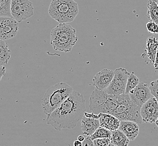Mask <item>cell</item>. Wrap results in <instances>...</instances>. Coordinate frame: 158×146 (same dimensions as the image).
<instances>
[{
  "instance_id": "6da1fadb",
  "label": "cell",
  "mask_w": 158,
  "mask_h": 146,
  "mask_svg": "<svg viewBox=\"0 0 158 146\" xmlns=\"http://www.w3.org/2000/svg\"><path fill=\"white\" fill-rule=\"evenodd\" d=\"M85 112V99L83 95L73 91L59 107L47 116V123L57 131L74 129Z\"/></svg>"
},
{
  "instance_id": "7a4b0ae2",
  "label": "cell",
  "mask_w": 158,
  "mask_h": 146,
  "mask_svg": "<svg viewBox=\"0 0 158 146\" xmlns=\"http://www.w3.org/2000/svg\"><path fill=\"white\" fill-rule=\"evenodd\" d=\"M73 92V88L66 83L60 82L51 86L42 99V107L47 116L59 107Z\"/></svg>"
},
{
  "instance_id": "3957f363",
  "label": "cell",
  "mask_w": 158,
  "mask_h": 146,
  "mask_svg": "<svg viewBox=\"0 0 158 146\" xmlns=\"http://www.w3.org/2000/svg\"><path fill=\"white\" fill-rule=\"evenodd\" d=\"M77 41L76 29L68 23H60L51 32V45L56 51L69 52Z\"/></svg>"
},
{
  "instance_id": "277c9868",
  "label": "cell",
  "mask_w": 158,
  "mask_h": 146,
  "mask_svg": "<svg viewBox=\"0 0 158 146\" xmlns=\"http://www.w3.org/2000/svg\"><path fill=\"white\" fill-rule=\"evenodd\" d=\"M49 15L59 23L72 22L79 13L78 3L74 0H52Z\"/></svg>"
},
{
  "instance_id": "5b68a950",
  "label": "cell",
  "mask_w": 158,
  "mask_h": 146,
  "mask_svg": "<svg viewBox=\"0 0 158 146\" xmlns=\"http://www.w3.org/2000/svg\"><path fill=\"white\" fill-rule=\"evenodd\" d=\"M118 102V95H109L104 90L95 88L89 98V107L96 114L108 113L113 115Z\"/></svg>"
},
{
  "instance_id": "8992f818",
  "label": "cell",
  "mask_w": 158,
  "mask_h": 146,
  "mask_svg": "<svg viewBox=\"0 0 158 146\" xmlns=\"http://www.w3.org/2000/svg\"><path fill=\"white\" fill-rule=\"evenodd\" d=\"M113 115L120 121H132L142 123L141 107L131 101L128 94L118 95V102Z\"/></svg>"
},
{
  "instance_id": "52a82bcc",
  "label": "cell",
  "mask_w": 158,
  "mask_h": 146,
  "mask_svg": "<svg viewBox=\"0 0 158 146\" xmlns=\"http://www.w3.org/2000/svg\"><path fill=\"white\" fill-rule=\"evenodd\" d=\"M130 73L123 68L119 67L114 70V75L109 86L105 89L109 95H119L125 93L127 83Z\"/></svg>"
},
{
  "instance_id": "ba28073f",
  "label": "cell",
  "mask_w": 158,
  "mask_h": 146,
  "mask_svg": "<svg viewBox=\"0 0 158 146\" xmlns=\"http://www.w3.org/2000/svg\"><path fill=\"white\" fill-rule=\"evenodd\" d=\"M11 13L18 22H22L33 16V3L29 0H11Z\"/></svg>"
},
{
  "instance_id": "9c48e42d",
  "label": "cell",
  "mask_w": 158,
  "mask_h": 146,
  "mask_svg": "<svg viewBox=\"0 0 158 146\" xmlns=\"http://www.w3.org/2000/svg\"><path fill=\"white\" fill-rule=\"evenodd\" d=\"M18 22L12 17L0 16V39L7 40L16 36Z\"/></svg>"
},
{
  "instance_id": "30bf717a",
  "label": "cell",
  "mask_w": 158,
  "mask_h": 146,
  "mask_svg": "<svg viewBox=\"0 0 158 146\" xmlns=\"http://www.w3.org/2000/svg\"><path fill=\"white\" fill-rule=\"evenodd\" d=\"M128 95L131 101L140 107L152 96L148 84L143 82H139Z\"/></svg>"
},
{
  "instance_id": "8fae6325",
  "label": "cell",
  "mask_w": 158,
  "mask_h": 146,
  "mask_svg": "<svg viewBox=\"0 0 158 146\" xmlns=\"http://www.w3.org/2000/svg\"><path fill=\"white\" fill-rule=\"evenodd\" d=\"M141 116L142 122L147 123H155L158 118V101L153 96L142 105L141 107Z\"/></svg>"
},
{
  "instance_id": "7c38bea8",
  "label": "cell",
  "mask_w": 158,
  "mask_h": 146,
  "mask_svg": "<svg viewBox=\"0 0 158 146\" xmlns=\"http://www.w3.org/2000/svg\"><path fill=\"white\" fill-rule=\"evenodd\" d=\"M114 71L104 69L97 73L92 79V85L100 90L106 89L114 77Z\"/></svg>"
},
{
  "instance_id": "4fadbf2b",
  "label": "cell",
  "mask_w": 158,
  "mask_h": 146,
  "mask_svg": "<svg viewBox=\"0 0 158 146\" xmlns=\"http://www.w3.org/2000/svg\"><path fill=\"white\" fill-rule=\"evenodd\" d=\"M119 129L130 140H135L139 132L138 124L132 121H120Z\"/></svg>"
},
{
  "instance_id": "5bb4252c",
  "label": "cell",
  "mask_w": 158,
  "mask_h": 146,
  "mask_svg": "<svg viewBox=\"0 0 158 146\" xmlns=\"http://www.w3.org/2000/svg\"><path fill=\"white\" fill-rule=\"evenodd\" d=\"M98 116L100 127L105 128L111 131H114L119 129L120 120L113 115L108 113H100Z\"/></svg>"
},
{
  "instance_id": "9a60e30c",
  "label": "cell",
  "mask_w": 158,
  "mask_h": 146,
  "mask_svg": "<svg viewBox=\"0 0 158 146\" xmlns=\"http://www.w3.org/2000/svg\"><path fill=\"white\" fill-rule=\"evenodd\" d=\"M81 120V129L83 134L87 136H91L100 127L99 119H90L84 115Z\"/></svg>"
},
{
  "instance_id": "2e32d148",
  "label": "cell",
  "mask_w": 158,
  "mask_h": 146,
  "mask_svg": "<svg viewBox=\"0 0 158 146\" xmlns=\"http://www.w3.org/2000/svg\"><path fill=\"white\" fill-rule=\"evenodd\" d=\"M146 46V50L147 51V56L149 58V61L151 64H154L158 50V40L154 37L150 36L147 39Z\"/></svg>"
},
{
  "instance_id": "e0dca14e",
  "label": "cell",
  "mask_w": 158,
  "mask_h": 146,
  "mask_svg": "<svg viewBox=\"0 0 158 146\" xmlns=\"http://www.w3.org/2000/svg\"><path fill=\"white\" fill-rule=\"evenodd\" d=\"M113 146H127L130 143V140L119 129L112 131L110 138Z\"/></svg>"
},
{
  "instance_id": "ac0fdd59",
  "label": "cell",
  "mask_w": 158,
  "mask_h": 146,
  "mask_svg": "<svg viewBox=\"0 0 158 146\" xmlns=\"http://www.w3.org/2000/svg\"><path fill=\"white\" fill-rule=\"evenodd\" d=\"M11 58V50L4 40L0 39V65L5 66Z\"/></svg>"
},
{
  "instance_id": "d6986e66",
  "label": "cell",
  "mask_w": 158,
  "mask_h": 146,
  "mask_svg": "<svg viewBox=\"0 0 158 146\" xmlns=\"http://www.w3.org/2000/svg\"><path fill=\"white\" fill-rule=\"evenodd\" d=\"M148 16L150 21L156 22L158 24V4L155 0H149L147 4Z\"/></svg>"
},
{
  "instance_id": "ffe728a7",
  "label": "cell",
  "mask_w": 158,
  "mask_h": 146,
  "mask_svg": "<svg viewBox=\"0 0 158 146\" xmlns=\"http://www.w3.org/2000/svg\"><path fill=\"white\" fill-rule=\"evenodd\" d=\"M11 0H0V16L12 17L11 13Z\"/></svg>"
},
{
  "instance_id": "44dd1931",
  "label": "cell",
  "mask_w": 158,
  "mask_h": 146,
  "mask_svg": "<svg viewBox=\"0 0 158 146\" xmlns=\"http://www.w3.org/2000/svg\"><path fill=\"white\" fill-rule=\"evenodd\" d=\"M112 134V131L102 127H98L94 133L91 136L92 140H94L97 138H110Z\"/></svg>"
},
{
  "instance_id": "7402d4cb",
  "label": "cell",
  "mask_w": 158,
  "mask_h": 146,
  "mask_svg": "<svg viewBox=\"0 0 158 146\" xmlns=\"http://www.w3.org/2000/svg\"><path fill=\"white\" fill-rule=\"evenodd\" d=\"M139 83V78L135 74V73L132 71L130 73V76L127 80L126 89L125 93L128 94L130 91L135 88Z\"/></svg>"
},
{
  "instance_id": "603a6c76",
  "label": "cell",
  "mask_w": 158,
  "mask_h": 146,
  "mask_svg": "<svg viewBox=\"0 0 158 146\" xmlns=\"http://www.w3.org/2000/svg\"><path fill=\"white\" fill-rule=\"evenodd\" d=\"M94 146H113L111 142L110 138H97L94 140Z\"/></svg>"
},
{
  "instance_id": "cb8c5ba5",
  "label": "cell",
  "mask_w": 158,
  "mask_h": 146,
  "mask_svg": "<svg viewBox=\"0 0 158 146\" xmlns=\"http://www.w3.org/2000/svg\"><path fill=\"white\" fill-rule=\"evenodd\" d=\"M149 87L152 95H153L158 101V79L150 83Z\"/></svg>"
},
{
  "instance_id": "d4e9b609",
  "label": "cell",
  "mask_w": 158,
  "mask_h": 146,
  "mask_svg": "<svg viewBox=\"0 0 158 146\" xmlns=\"http://www.w3.org/2000/svg\"><path fill=\"white\" fill-rule=\"evenodd\" d=\"M146 26L149 33L154 34H158V24L156 22L150 21L146 24Z\"/></svg>"
},
{
  "instance_id": "484cf974",
  "label": "cell",
  "mask_w": 158,
  "mask_h": 146,
  "mask_svg": "<svg viewBox=\"0 0 158 146\" xmlns=\"http://www.w3.org/2000/svg\"><path fill=\"white\" fill-rule=\"evenodd\" d=\"M83 146H94V140H92L91 137L90 136H87L85 138L84 141L82 142Z\"/></svg>"
},
{
  "instance_id": "4316f807",
  "label": "cell",
  "mask_w": 158,
  "mask_h": 146,
  "mask_svg": "<svg viewBox=\"0 0 158 146\" xmlns=\"http://www.w3.org/2000/svg\"><path fill=\"white\" fill-rule=\"evenodd\" d=\"M84 115L86 116L87 118H90V119H99L98 115L92 112L91 113H89V112H85Z\"/></svg>"
},
{
  "instance_id": "83f0119b",
  "label": "cell",
  "mask_w": 158,
  "mask_h": 146,
  "mask_svg": "<svg viewBox=\"0 0 158 146\" xmlns=\"http://www.w3.org/2000/svg\"><path fill=\"white\" fill-rule=\"evenodd\" d=\"M6 74V67L5 66L0 65V80L2 77Z\"/></svg>"
},
{
  "instance_id": "f1b7e54d",
  "label": "cell",
  "mask_w": 158,
  "mask_h": 146,
  "mask_svg": "<svg viewBox=\"0 0 158 146\" xmlns=\"http://www.w3.org/2000/svg\"><path fill=\"white\" fill-rule=\"evenodd\" d=\"M154 65L155 70H158V48L155 56V62H154Z\"/></svg>"
},
{
  "instance_id": "f546056e",
  "label": "cell",
  "mask_w": 158,
  "mask_h": 146,
  "mask_svg": "<svg viewBox=\"0 0 158 146\" xmlns=\"http://www.w3.org/2000/svg\"><path fill=\"white\" fill-rule=\"evenodd\" d=\"M73 144L74 146H82V142L79 141V140H77L74 141Z\"/></svg>"
},
{
  "instance_id": "4dcf8cb0",
  "label": "cell",
  "mask_w": 158,
  "mask_h": 146,
  "mask_svg": "<svg viewBox=\"0 0 158 146\" xmlns=\"http://www.w3.org/2000/svg\"><path fill=\"white\" fill-rule=\"evenodd\" d=\"M85 137L82 135H80L78 137V140H79V141H81V142H83V141H84V140H85Z\"/></svg>"
},
{
  "instance_id": "1f68e13d",
  "label": "cell",
  "mask_w": 158,
  "mask_h": 146,
  "mask_svg": "<svg viewBox=\"0 0 158 146\" xmlns=\"http://www.w3.org/2000/svg\"><path fill=\"white\" fill-rule=\"evenodd\" d=\"M155 123L156 125V126L158 127V118L157 119V120L155 121Z\"/></svg>"
},
{
  "instance_id": "d6a6232c",
  "label": "cell",
  "mask_w": 158,
  "mask_h": 146,
  "mask_svg": "<svg viewBox=\"0 0 158 146\" xmlns=\"http://www.w3.org/2000/svg\"><path fill=\"white\" fill-rule=\"evenodd\" d=\"M155 1L156 2V3H158V0H155Z\"/></svg>"
}]
</instances>
